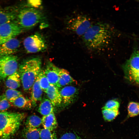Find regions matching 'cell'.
<instances>
[{"label":"cell","mask_w":139,"mask_h":139,"mask_svg":"<svg viewBox=\"0 0 139 139\" xmlns=\"http://www.w3.org/2000/svg\"><path fill=\"white\" fill-rule=\"evenodd\" d=\"M115 29L109 23L99 21L92 23L82 36L85 47L92 51H99L109 47L116 35Z\"/></svg>","instance_id":"1"},{"label":"cell","mask_w":139,"mask_h":139,"mask_svg":"<svg viewBox=\"0 0 139 139\" xmlns=\"http://www.w3.org/2000/svg\"><path fill=\"white\" fill-rule=\"evenodd\" d=\"M41 62L39 57L25 60L19 67L21 83L25 91L30 90L41 71Z\"/></svg>","instance_id":"2"},{"label":"cell","mask_w":139,"mask_h":139,"mask_svg":"<svg viewBox=\"0 0 139 139\" xmlns=\"http://www.w3.org/2000/svg\"><path fill=\"white\" fill-rule=\"evenodd\" d=\"M25 116L23 113L0 112V139H10L12 137Z\"/></svg>","instance_id":"3"},{"label":"cell","mask_w":139,"mask_h":139,"mask_svg":"<svg viewBox=\"0 0 139 139\" xmlns=\"http://www.w3.org/2000/svg\"><path fill=\"white\" fill-rule=\"evenodd\" d=\"M16 22L22 28L29 29L45 20L42 12L33 7L23 8L18 12Z\"/></svg>","instance_id":"4"},{"label":"cell","mask_w":139,"mask_h":139,"mask_svg":"<svg viewBox=\"0 0 139 139\" xmlns=\"http://www.w3.org/2000/svg\"><path fill=\"white\" fill-rule=\"evenodd\" d=\"M92 24L87 15L79 14L70 18L66 22V26L68 29L82 36Z\"/></svg>","instance_id":"5"},{"label":"cell","mask_w":139,"mask_h":139,"mask_svg":"<svg viewBox=\"0 0 139 139\" xmlns=\"http://www.w3.org/2000/svg\"><path fill=\"white\" fill-rule=\"evenodd\" d=\"M24 48L28 53L43 51L47 48V44L43 36L37 32L25 38L23 41Z\"/></svg>","instance_id":"6"},{"label":"cell","mask_w":139,"mask_h":139,"mask_svg":"<svg viewBox=\"0 0 139 139\" xmlns=\"http://www.w3.org/2000/svg\"><path fill=\"white\" fill-rule=\"evenodd\" d=\"M18 57L13 55L0 56V79L4 80L18 71Z\"/></svg>","instance_id":"7"},{"label":"cell","mask_w":139,"mask_h":139,"mask_svg":"<svg viewBox=\"0 0 139 139\" xmlns=\"http://www.w3.org/2000/svg\"><path fill=\"white\" fill-rule=\"evenodd\" d=\"M23 29L14 21L0 25V44L15 38L22 32Z\"/></svg>","instance_id":"8"},{"label":"cell","mask_w":139,"mask_h":139,"mask_svg":"<svg viewBox=\"0 0 139 139\" xmlns=\"http://www.w3.org/2000/svg\"><path fill=\"white\" fill-rule=\"evenodd\" d=\"M20 45V41L15 38L0 44V56L13 55Z\"/></svg>","instance_id":"9"},{"label":"cell","mask_w":139,"mask_h":139,"mask_svg":"<svg viewBox=\"0 0 139 139\" xmlns=\"http://www.w3.org/2000/svg\"><path fill=\"white\" fill-rule=\"evenodd\" d=\"M62 102L65 106H68L72 103L77 96L78 91L76 88L73 86H65L59 90Z\"/></svg>","instance_id":"10"},{"label":"cell","mask_w":139,"mask_h":139,"mask_svg":"<svg viewBox=\"0 0 139 139\" xmlns=\"http://www.w3.org/2000/svg\"><path fill=\"white\" fill-rule=\"evenodd\" d=\"M60 68L51 63H49L44 71L45 75L50 85L57 88Z\"/></svg>","instance_id":"11"},{"label":"cell","mask_w":139,"mask_h":139,"mask_svg":"<svg viewBox=\"0 0 139 139\" xmlns=\"http://www.w3.org/2000/svg\"><path fill=\"white\" fill-rule=\"evenodd\" d=\"M46 93L54 106H58L61 104L62 97L59 90L56 87L50 84Z\"/></svg>","instance_id":"12"},{"label":"cell","mask_w":139,"mask_h":139,"mask_svg":"<svg viewBox=\"0 0 139 139\" xmlns=\"http://www.w3.org/2000/svg\"><path fill=\"white\" fill-rule=\"evenodd\" d=\"M125 72L139 71V53L135 50L124 67Z\"/></svg>","instance_id":"13"},{"label":"cell","mask_w":139,"mask_h":139,"mask_svg":"<svg viewBox=\"0 0 139 139\" xmlns=\"http://www.w3.org/2000/svg\"><path fill=\"white\" fill-rule=\"evenodd\" d=\"M18 12L15 9H0V25L14 21Z\"/></svg>","instance_id":"14"},{"label":"cell","mask_w":139,"mask_h":139,"mask_svg":"<svg viewBox=\"0 0 139 139\" xmlns=\"http://www.w3.org/2000/svg\"><path fill=\"white\" fill-rule=\"evenodd\" d=\"M30 100L32 106H35L37 101L42 100V90L40 86L38 75L32 87Z\"/></svg>","instance_id":"15"},{"label":"cell","mask_w":139,"mask_h":139,"mask_svg":"<svg viewBox=\"0 0 139 139\" xmlns=\"http://www.w3.org/2000/svg\"><path fill=\"white\" fill-rule=\"evenodd\" d=\"M75 82V80L71 76L67 71L64 69L60 68L57 87L59 89Z\"/></svg>","instance_id":"16"},{"label":"cell","mask_w":139,"mask_h":139,"mask_svg":"<svg viewBox=\"0 0 139 139\" xmlns=\"http://www.w3.org/2000/svg\"><path fill=\"white\" fill-rule=\"evenodd\" d=\"M41 121L44 128L53 131L57 127V122L54 112L43 116Z\"/></svg>","instance_id":"17"},{"label":"cell","mask_w":139,"mask_h":139,"mask_svg":"<svg viewBox=\"0 0 139 139\" xmlns=\"http://www.w3.org/2000/svg\"><path fill=\"white\" fill-rule=\"evenodd\" d=\"M21 83L20 75L17 71L6 78L5 84L8 89H16L20 87Z\"/></svg>","instance_id":"18"},{"label":"cell","mask_w":139,"mask_h":139,"mask_svg":"<svg viewBox=\"0 0 139 139\" xmlns=\"http://www.w3.org/2000/svg\"><path fill=\"white\" fill-rule=\"evenodd\" d=\"M54 106L49 100L44 98L41 100L38 111L43 116L54 113Z\"/></svg>","instance_id":"19"},{"label":"cell","mask_w":139,"mask_h":139,"mask_svg":"<svg viewBox=\"0 0 139 139\" xmlns=\"http://www.w3.org/2000/svg\"><path fill=\"white\" fill-rule=\"evenodd\" d=\"M11 102L12 105L19 108L29 109L32 106L30 99L25 98L23 95L16 98Z\"/></svg>","instance_id":"20"},{"label":"cell","mask_w":139,"mask_h":139,"mask_svg":"<svg viewBox=\"0 0 139 139\" xmlns=\"http://www.w3.org/2000/svg\"><path fill=\"white\" fill-rule=\"evenodd\" d=\"M22 134L25 139L40 138V130L37 128L26 127L23 130Z\"/></svg>","instance_id":"21"},{"label":"cell","mask_w":139,"mask_h":139,"mask_svg":"<svg viewBox=\"0 0 139 139\" xmlns=\"http://www.w3.org/2000/svg\"><path fill=\"white\" fill-rule=\"evenodd\" d=\"M41 119L36 115L29 116L25 122L26 127L37 128L41 124Z\"/></svg>","instance_id":"22"},{"label":"cell","mask_w":139,"mask_h":139,"mask_svg":"<svg viewBox=\"0 0 139 139\" xmlns=\"http://www.w3.org/2000/svg\"><path fill=\"white\" fill-rule=\"evenodd\" d=\"M128 116L133 117L139 114V103L131 101L128 104L127 107Z\"/></svg>","instance_id":"23"},{"label":"cell","mask_w":139,"mask_h":139,"mask_svg":"<svg viewBox=\"0 0 139 139\" xmlns=\"http://www.w3.org/2000/svg\"><path fill=\"white\" fill-rule=\"evenodd\" d=\"M102 113L104 119L111 121L114 119L119 114L118 110L102 109Z\"/></svg>","instance_id":"24"},{"label":"cell","mask_w":139,"mask_h":139,"mask_svg":"<svg viewBox=\"0 0 139 139\" xmlns=\"http://www.w3.org/2000/svg\"><path fill=\"white\" fill-rule=\"evenodd\" d=\"M38 76L39 84L43 91L46 93L50 85V83L45 75L44 71H41Z\"/></svg>","instance_id":"25"},{"label":"cell","mask_w":139,"mask_h":139,"mask_svg":"<svg viewBox=\"0 0 139 139\" xmlns=\"http://www.w3.org/2000/svg\"><path fill=\"white\" fill-rule=\"evenodd\" d=\"M6 98L10 102L18 97L22 95V93L16 89H7L4 94Z\"/></svg>","instance_id":"26"},{"label":"cell","mask_w":139,"mask_h":139,"mask_svg":"<svg viewBox=\"0 0 139 139\" xmlns=\"http://www.w3.org/2000/svg\"><path fill=\"white\" fill-rule=\"evenodd\" d=\"M41 139H58L56 134L53 131L44 128L40 130Z\"/></svg>","instance_id":"27"},{"label":"cell","mask_w":139,"mask_h":139,"mask_svg":"<svg viewBox=\"0 0 139 139\" xmlns=\"http://www.w3.org/2000/svg\"><path fill=\"white\" fill-rule=\"evenodd\" d=\"M11 105V102L6 98L4 94L0 97V112L5 111Z\"/></svg>","instance_id":"28"},{"label":"cell","mask_w":139,"mask_h":139,"mask_svg":"<svg viewBox=\"0 0 139 139\" xmlns=\"http://www.w3.org/2000/svg\"><path fill=\"white\" fill-rule=\"evenodd\" d=\"M119 107V103L114 100H110L108 101L102 108V109L111 110H118Z\"/></svg>","instance_id":"29"},{"label":"cell","mask_w":139,"mask_h":139,"mask_svg":"<svg viewBox=\"0 0 139 139\" xmlns=\"http://www.w3.org/2000/svg\"><path fill=\"white\" fill-rule=\"evenodd\" d=\"M126 76L130 80L139 84V71L125 72Z\"/></svg>","instance_id":"30"},{"label":"cell","mask_w":139,"mask_h":139,"mask_svg":"<svg viewBox=\"0 0 139 139\" xmlns=\"http://www.w3.org/2000/svg\"><path fill=\"white\" fill-rule=\"evenodd\" d=\"M59 139H82L76 134L72 132H67L63 134Z\"/></svg>","instance_id":"31"}]
</instances>
